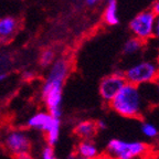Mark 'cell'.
<instances>
[{
	"mask_svg": "<svg viewBox=\"0 0 159 159\" xmlns=\"http://www.w3.org/2000/svg\"><path fill=\"white\" fill-rule=\"evenodd\" d=\"M28 126L48 133L53 129H60V118L53 117L49 113H38L28 120Z\"/></svg>",
	"mask_w": 159,
	"mask_h": 159,
	"instance_id": "obj_9",
	"label": "cell"
},
{
	"mask_svg": "<svg viewBox=\"0 0 159 159\" xmlns=\"http://www.w3.org/2000/svg\"><path fill=\"white\" fill-rule=\"evenodd\" d=\"M63 85L45 82L42 87V98L49 109V114L53 117L60 118L61 116V103H62Z\"/></svg>",
	"mask_w": 159,
	"mask_h": 159,
	"instance_id": "obj_6",
	"label": "cell"
},
{
	"mask_svg": "<svg viewBox=\"0 0 159 159\" xmlns=\"http://www.w3.org/2000/svg\"><path fill=\"white\" fill-rule=\"evenodd\" d=\"M75 154L80 157L91 159H98L102 156V154L99 152V149L93 143V140H80L75 149Z\"/></svg>",
	"mask_w": 159,
	"mask_h": 159,
	"instance_id": "obj_12",
	"label": "cell"
},
{
	"mask_svg": "<svg viewBox=\"0 0 159 159\" xmlns=\"http://www.w3.org/2000/svg\"><path fill=\"white\" fill-rule=\"evenodd\" d=\"M6 77H7V74H6V73H1V74H0V82H2Z\"/></svg>",
	"mask_w": 159,
	"mask_h": 159,
	"instance_id": "obj_25",
	"label": "cell"
},
{
	"mask_svg": "<svg viewBox=\"0 0 159 159\" xmlns=\"http://www.w3.org/2000/svg\"><path fill=\"white\" fill-rule=\"evenodd\" d=\"M66 159H91V158H84V157H80V156H77L75 152H73V154H71L69 157H67Z\"/></svg>",
	"mask_w": 159,
	"mask_h": 159,
	"instance_id": "obj_23",
	"label": "cell"
},
{
	"mask_svg": "<svg viewBox=\"0 0 159 159\" xmlns=\"http://www.w3.org/2000/svg\"><path fill=\"white\" fill-rule=\"evenodd\" d=\"M145 42L142 40L137 39L135 37L129 38L128 40H126V42L123 45V53L125 55L132 57V55H136L139 52H142L143 48H144Z\"/></svg>",
	"mask_w": 159,
	"mask_h": 159,
	"instance_id": "obj_15",
	"label": "cell"
},
{
	"mask_svg": "<svg viewBox=\"0 0 159 159\" xmlns=\"http://www.w3.org/2000/svg\"><path fill=\"white\" fill-rule=\"evenodd\" d=\"M101 0H85V2H86V5L87 6H95V5H97V3L99 2Z\"/></svg>",
	"mask_w": 159,
	"mask_h": 159,
	"instance_id": "obj_24",
	"label": "cell"
},
{
	"mask_svg": "<svg viewBox=\"0 0 159 159\" xmlns=\"http://www.w3.org/2000/svg\"><path fill=\"white\" fill-rule=\"evenodd\" d=\"M156 62H157V64H158V66H159V53H158V55H157V60H156Z\"/></svg>",
	"mask_w": 159,
	"mask_h": 159,
	"instance_id": "obj_27",
	"label": "cell"
},
{
	"mask_svg": "<svg viewBox=\"0 0 159 159\" xmlns=\"http://www.w3.org/2000/svg\"><path fill=\"white\" fill-rule=\"evenodd\" d=\"M70 72H71V61L65 57L59 59L53 63L52 67L50 70L47 82L63 85Z\"/></svg>",
	"mask_w": 159,
	"mask_h": 159,
	"instance_id": "obj_8",
	"label": "cell"
},
{
	"mask_svg": "<svg viewBox=\"0 0 159 159\" xmlns=\"http://www.w3.org/2000/svg\"><path fill=\"white\" fill-rule=\"evenodd\" d=\"M140 130L143 135L148 139H156L159 136V130L154 124L148 122H144L140 125Z\"/></svg>",
	"mask_w": 159,
	"mask_h": 159,
	"instance_id": "obj_16",
	"label": "cell"
},
{
	"mask_svg": "<svg viewBox=\"0 0 159 159\" xmlns=\"http://www.w3.org/2000/svg\"><path fill=\"white\" fill-rule=\"evenodd\" d=\"M126 83L123 71H117L103 77L99 83V95L105 103H109Z\"/></svg>",
	"mask_w": 159,
	"mask_h": 159,
	"instance_id": "obj_5",
	"label": "cell"
},
{
	"mask_svg": "<svg viewBox=\"0 0 159 159\" xmlns=\"http://www.w3.org/2000/svg\"><path fill=\"white\" fill-rule=\"evenodd\" d=\"M156 82H158V83H159V74H158V76H157V80H156Z\"/></svg>",
	"mask_w": 159,
	"mask_h": 159,
	"instance_id": "obj_28",
	"label": "cell"
},
{
	"mask_svg": "<svg viewBox=\"0 0 159 159\" xmlns=\"http://www.w3.org/2000/svg\"><path fill=\"white\" fill-rule=\"evenodd\" d=\"M97 133H98V129L96 127V122L89 120V119L80 122L73 129V134L80 140H92Z\"/></svg>",
	"mask_w": 159,
	"mask_h": 159,
	"instance_id": "obj_10",
	"label": "cell"
},
{
	"mask_svg": "<svg viewBox=\"0 0 159 159\" xmlns=\"http://www.w3.org/2000/svg\"><path fill=\"white\" fill-rule=\"evenodd\" d=\"M154 38L159 41V16L156 18V23H155V30H154Z\"/></svg>",
	"mask_w": 159,
	"mask_h": 159,
	"instance_id": "obj_21",
	"label": "cell"
},
{
	"mask_svg": "<svg viewBox=\"0 0 159 159\" xmlns=\"http://www.w3.org/2000/svg\"><path fill=\"white\" fill-rule=\"evenodd\" d=\"M123 73L127 83L143 86L156 81L159 74V66L156 61L143 60L127 67Z\"/></svg>",
	"mask_w": 159,
	"mask_h": 159,
	"instance_id": "obj_3",
	"label": "cell"
},
{
	"mask_svg": "<svg viewBox=\"0 0 159 159\" xmlns=\"http://www.w3.org/2000/svg\"><path fill=\"white\" fill-rule=\"evenodd\" d=\"M13 159H34L30 152H20L13 156Z\"/></svg>",
	"mask_w": 159,
	"mask_h": 159,
	"instance_id": "obj_19",
	"label": "cell"
},
{
	"mask_svg": "<svg viewBox=\"0 0 159 159\" xmlns=\"http://www.w3.org/2000/svg\"><path fill=\"white\" fill-rule=\"evenodd\" d=\"M18 29V21L12 17L0 19V42L8 43L16 34Z\"/></svg>",
	"mask_w": 159,
	"mask_h": 159,
	"instance_id": "obj_11",
	"label": "cell"
},
{
	"mask_svg": "<svg viewBox=\"0 0 159 159\" xmlns=\"http://www.w3.org/2000/svg\"><path fill=\"white\" fill-rule=\"evenodd\" d=\"M148 150V145L139 140H123L113 138L106 145L104 155L114 159L142 158Z\"/></svg>",
	"mask_w": 159,
	"mask_h": 159,
	"instance_id": "obj_2",
	"label": "cell"
},
{
	"mask_svg": "<svg viewBox=\"0 0 159 159\" xmlns=\"http://www.w3.org/2000/svg\"><path fill=\"white\" fill-rule=\"evenodd\" d=\"M54 149H53V146H50V145H47L44 147L42 152V159H54Z\"/></svg>",
	"mask_w": 159,
	"mask_h": 159,
	"instance_id": "obj_18",
	"label": "cell"
},
{
	"mask_svg": "<svg viewBox=\"0 0 159 159\" xmlns=\"http://www.w3.org/2000/svg\"><path fill=\"white\" fill-rule=\"evenodd\" d=\"M5 146L12 156L20 152H29L31 149V140L22 132H11L5 139Z\"/></svg>",
	"mask_w": 159,
	"mask_h": 159,
	"instance_id": "obj_7",
	"label": "cell"
},
{
	"mask_svg": "<svg viewBox=\"0 0 159 159\" xmlns=\"http://www.w3.org/2000/svg\"><path fill=\"white\" fill-rule=\"evenodd\" d=\"M54 159H57V157H55V158H54Z\"/></svg>",
	"mask_w": 159,
	"mask_h": 159,
	"instance_id": "obj_29",
	"label": "cell"
},
{
	"mask_svg": "<svg viewBox=\"0 0 159 159\" xmlns=\"http://www.w3.org/2000/svg\"><path fill=\"white\" fill-rule=\"evenodd\" d=\"M156 18V13L152 9H146L135 16L129 22V30L133 33V37L144 42L154 38Z\"/></svg>",
	"mask_w": 159,
	"mask_h": 159,
	"instance_id": "obj_4",
	"label": "cell"
},
{
	"mask_svg": "<svg viewBox=\"0 0 159 159\" xmlns=\"http://www.w3.org/2000/svg\"><path fill=\"white\" fill-rule=\"evenodd\" d=\"M108 104L115 113L127 118L142 117L148 106L140 87L127 82Z\"/></svg>",
	"mask_w": 159,
	"mask_h": 159,
	"instance_id": "obj_1",
	"label": "cell"
},
{
	"mask_svg": "<svg viewBox=\"0 0 159 159\" xmlns=\"http://www.w3.org/2000/svg\"><path fill=\"white\" fill-rule=\"evenodd\" d=\"M140 87V91L143 93L145 101L147 105H159V83L152 82L149 84L143 85Z\"/></svg>",
	"mask_w": 159,
	"mask_h": 159,
	"instance_id": "obj_13",
	"label": "cell"
},
{
	"mask_svg": "<svg viewBox=\"0 0 159 159\" xmlns=\"http://www.w3.org/2000/svg\"><path fill=\"white\" fill-rule=\"evenodd\" d=\"M152 10L156 13V16H159V0L155 1L154 5H152Z\"/></svg>",
	"mask_w": 159,
	"mask_h": 159,
	"instance_id": "obj_22",
	"label": "cell"
},
{
	"mask_svg": "<svg viewBox=\"0 0 159 159\" xmlns=\"http://www.w3.org/2000/svg\"><path fill=\"white\" fill-rule=\"evenodd\" d=\"M96 127L97 129H98V132H102V130H106L107 129V124L106 122H104V120H97L96 122Z\"/></svg>",
	"mask_w": 159,
	"mask_h": 159,
	"instance_id": "obj_20",
	"label": "cell"
},
{
	"mask_svg": "<svg viewBox=\"0 0 159 159\" xmlns=\"http://www.w3.org/2000/svg\"><path fill=\"white\" fill-rule=\"evenodd\" d=\"M53 60H54V53H53V51H51V50H45V51L42 52V54L40 55V60H39L40 65L45 67L51 64V63L53 62Z\"/></svg>",
	"mask_w": 159,
	"mask_h": 159,
	"instance_id": "obj_17",
	"label": "cell"
},
{
	"mask_svg": "<svg viewBox=\"0 0 159 159\" xmlns=\"http://www.w3.org/2000/svg\"><path fill=\"white\" fill-rule=\"evenodd\" d=\"M103 20L107 25H117L119 23L118 17V6H117V0H107L106 6H105Z\"/></svg>",
	"mask_w": 159,
	"mask_h": 159,
	"instance_id": "obj_14",
	"label": "cell"
},
{
	"mask_svg": "<svg viewBox=\"0 0 159 159\" xmlns=\"http://www.w3.org/2000/svg\"><path fill=\"white\" fill-rule=\"evenodd\" d=\"M98 159H114V158H111V157H108V156H106V155H104V154H103L102 156L99 157Z\"/></svg>",
	"mask_w": 159,
	"mask_h": 159,
	"instance_id": "obj_26",
	"label": "cell"
}]
</instances>
